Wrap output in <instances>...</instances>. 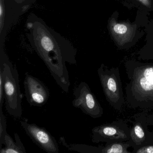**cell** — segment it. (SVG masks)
Segmentation results:
<instances>
[{
    "label": "cell",
    "mask_w": 153,
    "mask_h": 153,
    "mask_svg": "<svg viewBox=\"0 0 153 153\" xmlns=\"http://www.w3.org/2000/svg\"><path fill=\"white\" fill-rule=\"evenodd\" d=\"M126 88L127 101L134 107H153V67L133 69Z\"/></svg>",
    "instance_id": "obj_1"
},
{
    "label": "cell",
    "mask_w": 153,
    "mask_h": 153,
    "mask_svg": "<svg viewBox=\"0 0 153 153\" xmlns=\"http://www.w3.org/2000/svg\"><path fill=\"white\" fill-rule=\"evenodd\" d=\"M0 77L3 79L6 110L10 115L20 118L23 114L22 96L17 70L9 63H1Z\"/></svg>",
    "instance_id": "obj_2"
},
{
    "label": "cell",
    "mask_w": 153,
    "mask_h": 153,
    "mask_svg": "<svg viewBox=\"0 0 153 153\" xmlns=\"http://www.w3.org/2000/svg\"><path fill=\"white\" fill-rule=\"evenodd\" d=\"M97 72L106 100L114 109L120 111L124 101L119 69H109L102 65Z\"/></svg>",
    "instance_id": "obj_3"
},
{
    "label": "cell",
    "mask_w": 153,
    "mask_h": 153,
    "mask_svg": "<svg viewBox=\"0 0 153 153\" xmlns=\"http://www.w3.org/2000/svg\"><path fill=\"white\" fill-rule=\"evenodd\" d=\"M72 105L80 109L85 114L92 118H100L103 113L102 108L92 93L89 86L82 81L75 88Z\"/></svg>",
    "instance_id": "obj_4"
},
{
    "label": "cell",
    "mask_w": 153,
    "mask_h": 153,
    "mask_svg": "<svg viewBox=\"0 0 153 153\" xmlns=\"http://www.w3.org/2000/svg\"><path fill=\"white\" fill-rule=\"evenodd\" d=\"M26 133L39 147L48 153H58L59 147L55 139L44 128L28 123L26 119L21 121Z\"/></svg>",
    "instance_id": "obj_5"
},
{
    "label": "cell",
    "mask_w": 153,
    "mask_h": 153,
    "mask_svg": "<svg viewBox=\"0 0 153 153\" xmlns=\"http://www.w3.org/2000/svg\"><path fill=\"white\" fill-rule=\"evenodd\" d=\"M24 84L27 100L31 106H42L46 103L50 92L42 82L26 73Z\"/></svg>",
    "instance_id": "obj_6"
},
{
    "label": "cell",
    "mask_w": 153,
    "mask_h": 153,
    "mask_svg": "<svg viewBox=\"0 0 153 153\" xmlns=\"http://www.w3.org/2000/svg\"><path fill=\"white\" fill-rule=\"evenodd\" d=\"M92 141L94 143L110 140H124L127 139L128 136L124 131L112 124H104L95 127L92 130Z\"/></svg>",
    "instance_id": "obj_7"
},
{
    "label": "cell",
    "mask_w": 153,
    "mask_h": 153,
    "mask_svg": "<svg viewBox=\"0 0 153 153\" xmlns=\"http://www.w3.org/2000/svg\"><path fill=\"white\" fill-rule=\"evenodd\" d=\"M15 140L11 137L8 134L5 137L4 145L5 147L1 149V153H25V148L21 141L19 136L17 133L15 134Z\"/></svg>",
    "instance_id": "obj_8"
},
{
    "label": "cell",
    "mask_w": 153,
    "mask_h": 153,
    "mask_svg": "<svg viewBox=\"0 0 153 153\" xmlns=\"http://www.w3.org/2000/svg\"><path fill=\"white\" fill-rule=\"evenodd\" d=\"M59 141L65 147L71 151L81 153H101L102 149L84 144H68L63 137L60 138Z\"/></svg>",
    "instance_id": "obj_9"
},
{
    "label": "cell",
    "mask_w": 153,
    "mask_h": 153,
    "mask_svg": "<svg viewBox=\"0 0 153 153\" xmlns=\"http://www.w3.org/2000/svg\"><path fill=\"white\" fill-rule=\"evenodd\" d=\"M128 144L122 143H114L108 145L102 149L101 153H128Z\"/></svg>",
    "instance_id": "obj_10"
},
{
    "label": "cell",
    "mask_w": 153,
    "mask_h": 153,
    "mask_svg": "<svg viewBox=\"0 0 153 153\" xmlns=\"http://www.w3.org/2000/svg\"><path fill=\"white\" fill-rule=\"evenodd\" d=\"M145 132L142 127L136 124L131 131V137L137 145H140L145 140Z\"/></svg>",
    "instance_id": "obj_11"
},
{
    "label": "cell",
    "mask_w": 153,
    "mask_h": 153,
    "mask_svg": "<svg viewBox=\"0 0 153 153\" xmlns=\"http://www.w3.org/2000/svg\"><path fill=\"white\" fill-rule=\"evenodd\" d=\"M7 121L6 117L2 112V109H0V145L1 149L2 144H4L5 136L7 134Z\"/></svg>",
    "instance_id": "obj_12"
},
{
    "label": "cell",
    "mask_w": 153,
    "mask_h": 153,
    "mask_svg": "<svg viewBox=\"0 0 153 153\" xmlns=\"http://www.w3.org/2000/svg\"><path fill=\"white\" fill-rule=\"evenodd\" d=\"M41 45L43 49L46 52H50L54 49L53 42L48 36H44L42 38Z\"/></svg>",
    "instance_id": "obj_13"
},
{
    "label": "cell",
    "mask_w": 153,
    "mask_h": 153,
    "mask_svg": "<svg viewBox=\"0 0 153 153\" xmlns=\"http://www.w3.org/2000/svg\"><path fill=\"white\" fill-rule=\"evenodd\" d=\"M114 30L116 33L123 34L127 32L128 28L124 25L117 24L114 27Z\"/></svg>",
    "instance_id": "obj_14"
},
{
    "label": "cell",
    "mask_w": 153,
    "mask_h": 153,
    "mask_svg": "<svg viewBox=\"0 0 153 153\" xmlns=\"http://www.w3.org/2000/svg\"><path fill=\"white\" fill-rule=\"evenodd\" d=\"M137 153H153V146H148L143 147L138 149Z\"/></svg>",
    "instance_id": "obj_15"
},
{
    "label": "cell",
    "mask_w": 153,
    "mask_h": 153,
    "mask_svg": "<svg viewBox=\"0 0 153 153\" xmlns=\"http://www.w3.org/2000/svg\"><path fill=\"white\" fill-rule=\"evenodd\" d=\"M2 7H1H1H0V15H1H1H2Z\"/></svg>",
    "instance_id": "obj_16"
}]
</instances>
